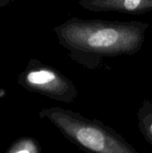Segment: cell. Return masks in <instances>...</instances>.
<instances>
[{"mask_svg":"<svg viewBox=\"0 0 152 153\" xmlns=\"http://www.w3.org/2000/svg\"><path fill=\"white\" fill-rule=\"evenodd\" d=\"M150 24L142 21H108L72 17L54 28L69 57L94 71L108 57L133 56L146 39Z\"/></svg>","mask_w":152,"mask_h":153,"instance_id":"cell-1","label":"cell"},{"mask_svg":"<svg viewBox=\"0 0 152 153\" xmlns=\"http://www.w3.org/2000/svg\"><path fill=\"white\" fill-rule=\"evenodd\" d=\"M39 118L48 120L73 144L87 153H140L120 134L103 122L61 107L43 108Z\"/></svg>","mask_w":152,"mask_h":153,"instance_id":"cell-2","label":"cell"},{"mask_svg":"<svg viewBox=\"0 0 152 153\" xmlns=\"http://www.w3.org/2000/svg\"><path fill=\"white\" fill-rule=\"evenodd\" d=\"M17 82L29 91L64 103H73L79 95L76 86L69 78L55 67L34 58L19 74Z\"/></svg>","mask_w":152,"mask_h":153,"instance_id":"cell-3","label":"cell"},{"mask_svg":"<svg viewBox=\"0 0 152 153\" xmlns=\"http://www.w3.org/2000/svg\"><path fill=\"white\" fill-rule=\"evenodd\" d=\"M78 4L84 10L94 13L141 14L152 12V0H80Z\"/></svg>","mask_w":152,"mask_h":153,"instance_id":"cell-4","label":"cell"},{"mask_svg":"<svg viewBox=\"0 0 152 153\" xmlns=\"http://www.w3.org/2000/svg\"><path fill=\"white\" fill-rule=\"evenodd\" d=\"M138 128L147 141L152 146V101L144 100L137 111Z\"/></svg>","mask_w":152,"mask_h":153,"instance_id":"cell-5","label":"cell"},{"mask_svg":"<svg viewBox=\"0 0 152 153\" xmlns=\"http://www.w3.org/2000/svg\"><path fill=\"white\" fill-rule=\"evenodd\" d=\"M5 153H41V147L32 137H21L7 149Z\"/></svg>","mask_w":152,"mask_h":153,"instance_id":"cell-6","label":"cell"},{"mask_svg":"<svg viewBox=\"0 0 152 153\" xmlns=\"http://www.w3.org/2000/svg\"><path fill=\"white\" fill-rule=\"evenodd\" d=\"M10 3V0H0V8L7 5Z\"/></svg>","mask_w":152,"mask_h":153,"instance_id":"cell-7","label":"cell"}]
</instances>
